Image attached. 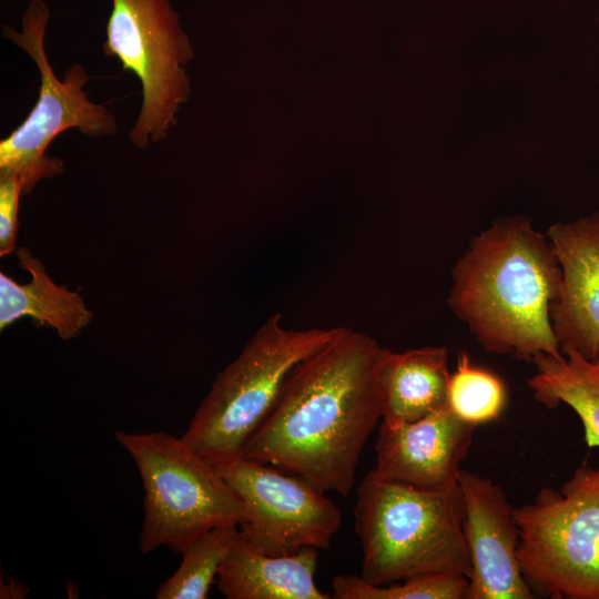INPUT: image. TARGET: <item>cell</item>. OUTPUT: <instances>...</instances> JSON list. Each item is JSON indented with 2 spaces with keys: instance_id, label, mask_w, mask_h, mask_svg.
I'll return each instance as SVG.
<instances>
[{
  "instance_id": "obj_7",
  "label": "cell",
  "mask_w": 599,
  "mask_h": 599,
  "mask_svg": "<svg viewBox=\"0 0 599 599\" xmlns=\"http://www.w3.org/2000/svg\"><path fill=\"white\" fill-rule=\"evenodd\" d=\"M50 9L44 0H30L21 29L1 26V34L23 50L39 71L38 100L26 120L0 141V171L18 175L23 194L30 193L42 179L60 175L64 164L47 154L48 146L63 131L78 129L90 138L112 136L118 131L113 112L103 103L88 98L84 85L87 69L74 63L59 79L45 49Z\"/></svg>"
},
{
  "instance_id": "obj_19",
  "label": "cell",
  "mask_w": 599,
  "mask_h": 599,
  "mask_svg": "<svg viewBox=\"0 0 599 599\" xmlns=\"http://www.w3.org/2000/svg\"><path fill=\"white\" fill-rule=\"evenodd\" d=\"M468 578L460 573H433L376 586L356 575L332 580L335 599H464Z\"/></svg>"
},
{
  "instance_id": "obj_4",
  "label": "cell",
  "mask_w": 599,
  "mask_h": 599,
  "mask_svg": "<svg viewBox=\"0 0 599 599\" xmlns=\"http://www.w3.org/2000/svg\"><path fill=\"white\" fill-rule=\"evenodd\" d=\"M337 329H288L280 313L271 315L240 355L216 374L182 440L214 465L241 456L294 368L325 346Z\"/></svg>"
},
{
  "instance_id": "obj_9",
  "label": "cell",
  "mask_w": 599,
  "mask_h": 599,
  "mask_svg": "<svg viewBox=\"0 0 599 599\" xmlns=\"http://www.w3.org/2000/svg\"><path fill=\"white\" fill-rule=\"evenodd\" d=\"M215 466L244 507L238 537L250 548L270 556L327 549L341 529L338 507L300 476L242 456Z\"/></svg>"
},
{
  "instance_id": "obj_18",
  "label": "cell",
  "mask_w": 599,
  "mask_h": 599,
  "mask_svg": "<svg viewBox=\"0 0 599 599\" xmlns=\"http://www.w3.org/2000/svg\"><path fill=\"white\" fill-rule=\"evenodd\" d=\"M447 404L459 418L478 427L501 416L507 405V387L497 374L475 365L461 352L450 373Z\"/></svg>"
},
{
  "instance_id": "obj_2",
  "label": "cell",
  "mask_w": 599,
  "mask_h": 599,
  "mask_svg": "<svg viewBox=\"0 0 599 599\" xmlns=\"http://www.w3.org/2000/svg\"><path fill=\"white\" fill-rule=\"evenodd\" d=\"M562 271L546 234L511 216L475 236L453 270L450 311L489 353L561 357L550 309Z\"/></svg>"
},
{
  "instance_id": "obj_21",
  "label": "cell",
  "mask_w": 599,
  "mask_h": 599,
  "mask_svg": "<svg viewBox=\"0 0 599 599\" xmlns=\"http://www.w3.org/2000/svg\"><path fill=\"white\" fill-rule=\"evenodd\" d=\"M28 590V587L22 582L10 579L8 585L1 586V598H23Z\"/></svg>"
},
{
  "instance_id": "obj_16",
  "label": "cell",
  "mask_w": 599,
  "mask_h": 599,
  "mask_svg": "<svg viewBox=\"0 0 599 599\" xmlns=\"http://www.w3.org/2000/svg\"><path fill=\"white\" fill-rule=\"evenodd\" d=\"M527 384L534 398L548 408L569 406L579 417L589 448H599V355L587 359L576 351L561 357L537 356Z\"/></svg>"
},
{
  "instance_id": "obj_8",
  "label": "cell",
  "mask_w": 599,
  "mask_h": 599,
  "mask_svg": "<svg viewBox=\"0 0 599 599\" xmlns=\"http://www.w3.org/2000/svg\"><path fill=\"white\" fill-rule=\"evenodd\" d=\"M102 50L132 72L142 88L132 144L144 149L165 140L191 94L185 67L194 57L171 0H112Z\"/></svg>"
},
{
  "instance_id": "obj_11",
  "label": "cell",
  "mask_w": 599,
  "mask_h": 599,
  "mask_svg": "<svg viewBox=\"0 0 599 599\" xmlns=\"http://www.w3.org/2000/svg\"><path fill=\"white\" fill-rule=\"evenodd\" d=\"M476 428L459 418L448 404L396 427L380 422L372 471L384 480L420 489L456 487Z\"/></svg>"
},
{
  "instance_id": "obj_20",
  "label": "cell",
  "mask_w": 599,
  "mask_h": 599,
  "mask_svg": "<svg viewBox=\"0 0 599 599\" xmlns=\"http://www.w3.org/2000/svg\"><path fill=\"white\" fill-rule=\"evenodd\" d=\"M23 185L20 177L8 171H0V255L14 251L18 210Z\"/></svg>"
},
{
  "instance_id": "obj_15",
  "label": "cell",
  "mask_w": 599,
  "mask_h": 599,
  "mask_svg": "<svg viewBox=\"0 0 599 599\" xmlns=\"http://www.w3.org/2000/svg\"><path fill=\"white\" fill-rule=\"evenodd\" d=\"M20 266L31 280L19 284L0 274V328L3 329L21 317H31L58 332L62 339L77 336L93 317L78 292L57 285L42 263L26 247L17 251Z\"/></svg>"
},
{
  "instance_id": "obj_13",
  "label": "cell",
  "mask_w": 599,
  "mask_h": 599,
  "mask_svg": "<svg viewBox=\"0 0 599 599\" xmlns=\"http://www.w3.org/2000/svg\"><path fill=\"white\" fill-rule=\"evenodd\" d=\"M449 377L444 346L400 353L384 348L377 378L382 422L396 427L440 408L447 404Z\"/></svg>"
},
{
  "instance_id": "obj_1",
  "label": "cell",
  "mask_w": 599,
  "mask_h": 599,
  "mask_svg": "<svg viewBox=\"0 0 599 599\" xmlns=\"http://www.w3.org/2000/svg\"><path fill=\"white\" fill-rule=\"evenodd\" d=\"M383 351L369 335L338 326L294 368L241 456L300 476L321 491L348 496L362 450L382 419Z\"/></svg>"
},
{
  "instance_id": "obj_17",
  "label": "cell",
  "mask_w": 599,
  "mask_h": 599,
  "mask_svg": "<svg viewBox=\"0 0 599 599\" xmlns=\"http://www.w3.org/2000/svg\"><path fill=\"white\" fill-rule=\"evenodd\" d=\"M238 539L236 525L217 526L183 550L177 570L155 592L158 599H205L230 550Z\"/></svg>"
},
{
  "instance_id": "obj_10",
  "label": "cell",
  "mask_w": 599,
  "mask_h": 599,
  "mask_svg": "<svg viewBox=\"0 0 599 599\" xmlns=\"http://www.w3.org/2000/svg\"><path fill=\"white\" fill-rule=\"evenodd\" d=\"M458 487L471 568L464 599H535L519 567L515 507L502 487L466 470Z\"/></svg>"
},
{
  "instance_id": "obj_6",
  "label": "cell",
  "mask_w": 599,
  "mask_h": 599,
  "mask_svg": "<svg viewBox=\"0 0 599 599\" xmlns=\"http://www.w3.org/2000/svg\"><path fill=\"white\" fill-rule=\"evenodd\" d=\"M518 561L535 598L599 599V466L515 507Z\"/></svg>"
},
{
  "instance_id": "obj_3",
  "label": "cell",
  "mask_w": 599,
  "mask_h": 599,
  "mask_svg": "<svg viewBox=\"0 0 599 599\" xmlns=\"http://www.w3.org/2000/svg\"><path fill=\"white\" fill-rule=\"evenodd\" d=\"M359 577L383 586L433 573L470 575L458 486L432 490L384 480L372 470L357 488Z\"/></svg>"
},
{
  "instance_id": "obj_12",
  "label": "cell",
  "mask_w": 599,
  "mask_h": 599,
  "mask_svg": "<svg viewBox=\"0 0 599 599\" xmlns=\"http://www.w3.org/2000/svg\"><path fill=\"white\" fill-rule=\"evenodd\" d=\"M561 266L558 297L550 309L561 353L599 355V212L546 233Z\"/></svg>"
},
{
  "instance_id": "obj_5",
  "label": "cell",
  "mask_w": 599,
  "mask_h": 599,
  "mask_svg": "<svg viewBox=\"0 0 599 599\" xmlns=\"http://www.w3.org/2000/svg\"><path fill=\"white\" fill-rule=\"evenodd\" d=\"M115 438L132 457L143 485L142 554L162 546L182 554L210 529L245 521L241 500L216 466L181 437L116 432Z\"/></svg>"
},
{
  "instance_id": "obj_14",
  "label": "cell",
  "mask_w": 599,
  "mask_h": 599,
  "mask_svg": "<svg viewBox=\"0 0 599 599\" xmlns=\"http://www.w3.org/2000/svg\"><path fill=\"white\" fill-rule=\"evenodd\" d=\"M318 549L284 556L250 548L238 537L224 559L217 587L226 599H329L315 582Z\"/></svg>"
}]
</instances>
